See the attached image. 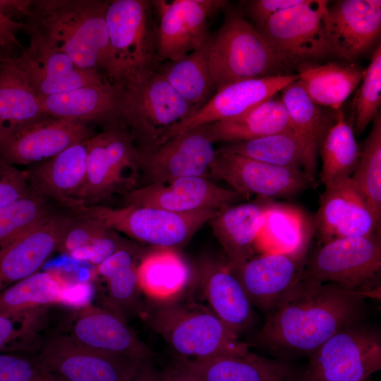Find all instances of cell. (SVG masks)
Returning a JSON list of instances; mask_svg holds the SVG:
<instances>
[{
  "instance_id": "60d3db41",
  "label": "cell",
  "mask_w": 381,
  "mask_h": 381,
  "mask_svg": "<svg viewBox=\"0 0 381 381\" xmlns=\"http://www.w3.org/2000/svg\"><path fill=\"white\" fill-rule=\"evenodd\" d=\"M373 127L361 150L358 165L350 177L364 197L375 219L381 216V116L373 120Z\"/></svg>"
},
{
  "instance_id": "11a10c76",
  "label": "cell",
  "mask_w": 381,
  "mask_h": 381,
  "mask_svg": "<svg viewBox=\"0 0 381 381\" xmlns=\"http://www.w3.org/2000/svg\"><path fill=\"white\" fill-rule=\"evenodd\" d=\"M17 57L18 56H14L13 52L0 48V63L6 60L16 59Z\"/></svg>"
},
{
  "instance_id": "8d00e7d4",
  "label": "cell",
  "mask_w": 381,
  "mask_h": 381,
  "mask_svg": "<svg viewBox=\"0 0 381 381\" xmlns=\"http://www.w3.org/2000/svg\"><path fill=\"white\" fill-rule=\"evenodd\" d=\"M211 37L200 48L185 57L169 61L157 71L187 102L197 110L214 90L209 66Z\"/></svg>"
},
{
  "instance_id": "8fae6325",
  "label": "cell",
  "mask_w": 381,
  "mask_h": 381,
  "mask_svg": "<svg viewBox=\"0 0 381 381\" xmlns=\"http://www.w3.org/2000/svg\"><path fill=\"white\" fill-rule=\"evenodd\" d=\"M381 368V337L377 330L349 325L310 355L304 381H365Z\"/></svg>"
},
{
  "instance_id": "c3c4849f",
  "label": "cell",
  "mask_w": 381,
  "mask_h": 381,
  "mask_svg": "<svg viewBox=\"0 0 381 381\" xmlns=\"http://www.w3.org/2000/svg\"><path fill=\"white\" fill-rule=\"evenodd\" d=\"M33 361L0 354V381H44Z\"/></svg>"
},
{
  "instance_id": "4316f807",
  "label": "cell",
  "mask_w": 381,
  "mask_h": 381,
  "mask_svg": "<svg viewBox=\"0 0 381 381\" xmlns=\"http://www.w3.org/2000/svg\"><path fill=\"white\" fill-rule=\"evenodd\" d=\"M26 170L30 190L73 210L85 180L88 140Z\"/></svg>"
},
{
  "instance_id": "9a60e30c",
  "label": "cell",
  "mask_w": 381,
  "mask_h": 381,
  "mask_svg": "<svg viewBox=\"0 0 381 381\" xmlns=\"http://www.w3.org/2000/svg\"><path fill=\"white\" fill-rule=\"evenodd\" d=\"M205 126L174 135L148 150H140L141 174L147 184L188 176L209 178L216 155Z\"/></svg>"
},
{
  "instance_id": "8992f818",
  "label": "cell",
  "mask_w": 381,
  "mask_h": 381,
  "mask_svg": "<svg viewBox=\"0 0 381 381\" xmlns=\"http://www.w3.org/2000/svg\"><path fill=\"white\" fill-rule=\"evenodd\" d=\"M218 211L178 213L149 206L113 208L95 205H80L73 212L139 242L168 249L189 241Z\"/></svg>"
},
{
  "instance_id": "30bf717a",
  "label": "cell",
  "mask_w": 381,
  "mask_h": 381,
  "mask_svg": "<svg viewBox=\"0 0 381 381\" xmlns=\"http://www.w3.org/2000/svg\"><path fill=\"white\" fill-rule=\"evenodd\" d=\"M257 30L286 67L334 54L325 0H301Z\"/></svg>"
},
{
  "instance_id": "f1b7e54d",
  "label": "cell",
  "mask_w": 381,
  "mask_h": 381,
  "mask_svg": "<svg viewBox=\"0 0 381 381\" xmlns=\"http://www.w3.org/2000/svg\"><path fill=\"white\" fill-rule=\"evenodd\" d=\"M266 204L230 205L219 210L209 222L223 248L230 268H236L254 255L255 243L263 225Z\"/></svg>"
},
{
  "instance_id": "cb8c5ba5",
  "label": "cell",
  "mask_w": 381,
  "mask_h": 381,
  "mask_svg": "<svg viewBox=\"0 0 381 381\" xmlns=\"http://www.w3.org/2000/svg\"><path fill=\"white\" fill-rule=\"evenodd\" d=\"M88 284L70 282L59 270L37 272L0 292V315L17 316L54 303L77 308L89 304Z\"/></svg>"
},
{
  "instance_id": "ac0fdd59",
  "label": "cell",
  "mask_w": 381,
  "mask_h": 381,
  "mask_svg": "<svg viewBox=\"0 0 381 381\" xmlns=\"http://www.w3.org/2000/svg\"><path fill=\"white\" fill-rule=\"evenodd\" d=\"M124 195L126 205L154 207L178 213L218 211L243 197L203 176L183 177L166 183L146 184Z\"/></svg>"
},
{
  "instance_id": "d4e9b609",
  "label": "cell",
  "mask_w": 381,
  "mask_h": 381,
  "mask_svg": "<svg viewBox=\"0 0 381 381\" xmlns=\"http://www.w3.org/2000/svg\"><path fill=\"white\" fill-rule=\"evenodd\" d=\"M328 24L334 54L352 60L365 52L380 35L381 1H337L328 7Z\"/></svg>"
},
{
  "instance_id": "603a6c76",
  "label": "cell",
  "mask_w": 381,
  "mask_h": 381,
  "mask_svg": "<svg viewBox=\"0 0 381 381\" xmlns=\"http://www.w3.org/2000/svg\"><path fill=\"white\" fill-rule=\"evenodd\" d=\"M379 225L351 178L325 187L316 218L322 243L337 238L368 236L375 232Z\"/></svg>"
},
{
  "instance_id": "7c38bea8",
  "label": "cell",
  "mask_w": 381,
  "mask_h": 381,
  "mask_svg": "<svg viewBox=\"0 0 381 381\" xmlns=\"http://www.w3.org/2000/svg\"><path fill=\"white\" fill-rule=\"evenodd\" d=\"M33 362L42 375L67 381H130L143 361L97 351L60 334L44 341Z\"/></svg>"
},
{
  "instance_id": "6f0895ef",
  "label": "cell",
  "mask_w": 381,
  "mask_h": 381,
  "mask_svg": "<svg viewBox=\"0 0 381 381\" xmlns=\"http://www.w3.org/2000/svg\"><path fill=\"white\" fill-rule=\"evenodd\" d=\"M365 381H368V380H365Z\"/></svg>"
},
{
  "instance_id": "3957f363",
  "label": "cell",
  "mask_w": 381,
  "mask_h": 381,
  "mask_svg": "<svg viewBox=\"0 0 381 381\" xmlns=\"http://www.w3.org/2000/svg\"><path fill=\"white\" fill-rule=\"evenodd\" d=\"M152 1H109L106 22L110 49L109 81L122 90L150 76L156 58V34Z\"/></svg>"
},
{
  "instance_id": "52a82bcc",
  "label": "cell",
  "mask_w": 381,
  "mask_h": 381,
  "mask_svg": "<svg viewBox=\"0 0 381 381\" xmlns=\"http://www.w3.org/2000/svg\"><path fill=\"white\" fill-rule=\"evenodd\" d=\"M381 241L377 233L323 243L307 255L302 276L363 295L380 289Z\"/></svg>"
},
{
  "instance_id": "9c48e42d",
  "label": "cell",
  "mask_w": 381,
  "mask_h": 381,
  "mask_svg": "<svg viewBox=\"0 0 381 381\" xmlns=\"http://www.w3.org/2000/svg\"><path fill=\"white\" fill-rule=\"evenodd\" d=\"M196 111L155 72L123 90L120 123L140 143V150H148L162 143L173 128Z\"/></svg>"
},
{
  "instance_id": "4fadbf2b",
  "label": "cell",
  "mask_w": 381,
  "mask_h": 381,
  "mask_svg": "<svg viewBox=\"0 0 381 381\" xmlns=\"http://www.w3.org/2000/svg\"><path fill=\"white\" fill-rule=\"evenodd\" d=\"M157 11V60L175 61L209 39L207 20L227 4L223 0L152 1Z\"/></svg>"
},
{
  "instance_id": "836d02e7",
  "label": "cell",
  "mask_w": 381,
  "mask_h": 381,
  "mask_svg": "<svg viewBox=\"0 0 381 381\" xmlns=\"http://www.w3.org/2000/svg\"><path fill=\"white\" fill-rule=\"evenodd\" d=\"M281 92L292 131L306 147L310 175L314 179L318 152L335 117L332 118L313 101L298 80L286 85Z\"/></svg>"
},
{
  "instance_id": "7402d4cb",
  "label": "cell",
  "mask_w": 381,
  "mask_h": 381,
  "mask_svg": "<svg viewBox=\"0 0 381 381\" xmlns=\"http://www.w3.org/2000/svg\"><path fill=\"white\" fill-rule=\"evenodd\" d=\"M74 341L86 347L145 361L152 351L128 326L126 319L109 309L90 303L78 308L72 320Z\"/></svg>"
},
{
  "instance_id": "5bb4252c",
  "label": "cell",
  "mask_w": 381,
  "mask_h": 381,
  "mask_svg": "<svg viewBox=\"0 0 381 381\" xmlns=\"http://www.w3.org/2000/svg\"><path fill=\"white\" fill-rule=\"evenodd\" d=\"M209 178L226 182L243 196L255 194L263 198L294 195L313 181L301 169L270 164L219 148Z\"/></svg>"
},
{
  "instance_id": "4dcf8cb0",
  "label": "cell",
  "mask_w": 381,
  "mask_h": 381,
  "mask_svg": "<svg viewBox=\"0 0 381 381\" xmlns=\"http://www.w3.org/2000/svg\"><path fill=\"white\" fill-rule=\"evenodd\" d=\"M205 126L213 143L243 142L292 131L287 110L276 95L241 115Z\"/></svg>"
},
{
  "instance_id": "bcb514c9",
  "label": "cell",
  "mask_w": 381,
  "mask_h": 381,
  "mask_svg": "<svg viewBox=\"0 0 381 381\" xmlns=\"http://www.w3.org/2000/svg\"><path fill=\"white\" fill-rule=\"evenodd\" d=\"M31 191L26 170L0 159V207Z\"/></svg>"
},
{
  "instance_id": "7bdbcfd3",
  "label": "cell",
  "mask_w": 381,
  "mask_h": 381,
  "mask_svg": "<svg viewBox=\"0 0 381 381\" xmlns=\"http://www.w3.org/2000/svg\"><path fill=\"white\" fill-rule=\"evenodd\" d=\"M381 104V46L378 44L351 104L353 131L361 133L378 114Z\"/></svg>"
},
{
  "instance_id": "ba28073f",
  "label": "cell",
  "mask_w": 381,
  "mask_h": 381,
  "mask_svg": "<svg viewBox=\"0 0 381 381\" xmlns=\"http://www.w3.org/2000/svg\"><path fill=\"white\" fill-rule=\"evenodd\" d=\"M141 175L140 150L124 126H107L88 140L85 180L80 205H98L116 193L136 188Z\"/></svg>"
},
{
  "instance_id": "ee69618b",
  "label": "cell",
  "mask_w": 381,
  "mask_h": 381,
  "mask_svg": "<svg viewBox=\"0 0 381 381\" xmlns=\"http://www.w3.org/2000/svg\"><path fill=\"white\" fill-rule=\"evenodd\" d=\"M107 229L108 228L95 219L75 216L67 227L58 250L70 255Z\"/></svg>"
},
{
  "instance_id": "ffe728a7",
  "label": "cell",
  "mask_w": 381,
  "mask_h": 381,
  "mask_svg": "<svg viewBox=\"0 0 381 381\" xmlns=\"http://www.w3.org/2000/svg\"><path fill=\"white\" fill-rule=\"evenodd\" d=\"M307 253H260L236 268L238 278L252 305L268 313L301 278Z\"/></svg>"
},
{
  "instance_id": "f6af8a7d",
  "label": "cell",
  "mask_w": 381,
  "mask_h": 381,
  "mask_svg": "<svg viewBox=\"0 0 381 381\" xmlns=\"http://www.w3.org/2000/svg\"><path fill=\"white\" fill-rule=\"evenodd\" d=\"M128 246L118 236L117 232L108 229L87 245L76 250L69 256L75 260L88 262L97 266L118 250Z\"/></svg>"
},
{
  "instance_id": "f907efd6",
  "label": "cell",
  "mask_w": 381,
  "mask_h": 381,
  "mask_svg": "<svg viewBox=\"0 0 381 381\" xmlns=\"http://www.w3.org/2000/svg\"><path fill=\"white\" fill-rule=\"evenodd\" d=\"M24 23L18 22L5 16L0 11V48L13 52L16 49H24L17 39V34L25 31Z\"/></svg>"
},
{
  "instance_id": "ab89813d",
  "label": "cell",
  "mask_w": 381,
  "mask_h": 381,
  "mask_svg": "<svg viewBox=\"0 0 381 381\" xmlns=\"http://www.w3.org/2000/svg\"><path fill=\"white\" fill-rule=\"evenodd\" d=\"M138 274L142 293L160 301L179 295L188 279L185 264L167 250L145 257L138 264Z\"/></svg>"
},
{
  "instance_id": "f5cc1de1",
  "label": "cell",
  "mask_w": 381,
  "mask_h": 381,
  "mask_svg": "<svg viewBox=\"0 0 381 381\" xmlns=\"http://www.w3.org/2000/svg\"><path fill=\"white\" fill-rule=\"evenodd\" d=\"M161 381H200L177 363L160 372Z\"/></svg>"
},
{
  "instance_id": "1f68e13d",
  "label": "cell",
  "mask_w": 381,
  "mask_h": 381,
  "mask_svg": "<svg viewBox=\"0 0 381 381\" xmlns=\"http://www.w3.org/2000/svg\"><path fill=\"white\" fill-rule=\"evenodd\" d=\"M16 59L0 63V137L47 116Z\"/></svg>"
},
{
  "instance_id": "9f6ffc18",
  "label": "cell",
  "mask_w": 381,
  "mask_h": 381,
  "mask_svg": "<svg viewBox=\"0 0 381 381\" xmlns=\"http://www.w3.org/2000/svg\"><path fill=\"white\" fill-rule=\"evenodd\" d=\"M44 381H67L65 379L56 375H44Z\"/></svg>"
},
{
  "instance_id": "f546056e",
  "label": "cell",
  "mask_w": 381,
  "mask_h": 381,
  "mask_svg": "<svg viewBox=\"0 0 381 381\" xmlns=\"http://www.w3.org/2000/svg\"><path fill=\"white\" fill-rule=\"evenodd\" d=\"M200 282L209 309L238 336L246 330L253 320L252 305L227 262H209Z\"/></svg>"
},
{
  "instance_id": "f35d334b",
  "label": "cell",
  "mask_w": 381,
  "mask_h": 381,
  "mask_svg": "<svg viewBox=\"0 0 381 381\" xmlns=\"http://www.w3.org/2000/svg\"><path fill=\"white\" fill-rule=\"evenodd\" d=\"M219 149L275 166L298 169L302 167L303 171L314 179L304 144L293 131L229 143Z\"/></svg>"
},
{
  "instance_id": "44dd1931",
  "label": "cell",
  "mask_w": 381,
  "mask_h": 381,
  "mask_svg": "<svg viewBox=\"0 0 381 381\" xmlns=\"http://www.w3.org/2000/svg\"><path fill=\"white\" fill-rule=\"evenodd\" d=\"M73 219L52 212L33 229L0 250V292L39 272L58 250Z\"/></svg>"
},
{
  "instance_id": "484cf974",
  "label": "cell",
  "mask_w": 381,
  "mask_h": 381,
  "mask_svg": "<svg viewBox=\"0 0 381 381\" xmlns=\"http://www.w3.org/2000/svg\"><path fill=\"white\" fill-rule=\"evenodd\" d=\"M123 90L108 79L65 92L39 97L44 114L58 119L121 125Z\"/></svg>"
},
{
  "instance_id": "7dc6e473",
  "label": "cell",
  "mask_w": 381,
  "mask_h": 381,
  "mask_svg": "<svg viewBox=\"0 0 381 381\" xmlns=\"http://www.w3.org/2000/svg\"><path fill=\"white\" fill-rule=\"evenodd\" d=\"M37 310H30L17 316L0 315V350L11 341L26 338L32 332L39 321Z\"/></svg>"
},
{
  "instance_id": "277c9868",
  "label": "cell",
  "mask_w": 381,
  "mask_h": 381,
  "mask_svg": "<svg viewBox=\"0 0 381 381\" xmlns=\"http://www.w3.org/2000/svg\"><path fill=\"white\" fill-rule=\"evenodd\" d=\"M164 306L150 320L177 359L203 360L250 351L248 344L210 309L172 303Z\"/></svg>"
},
{
  "instance_id": "d6986e66",
  "label": "cell",
  "mask_w": 381,
  "mask_h": 381,
  "mask_svg": "<svg viewBox=\"0 0 381 381\" xmlns=\"http://www.w3.org/2000/svg\"><path fill=\"white\" fill-rule=\"evenodd\" d=\"M298 79V74H284L229 83L217 90L192 116L173 128L164 141L186 131L241 115Z\"/></svg>"
},
{
  "instance_id": "7a4b0ae2",
  "label": "cell",
  "mask_w": 381,
  "mask_h": 381,
  "mask_svg": "<svg viewBox=\"0 0 381 381\" xmlns=\"http://www.w3.org/2000/svg\"><path fill=\"white\" fill-rule=\"evenodd\" d=\"M109 1H30L25 32L67 54L79 67L107 77L110 49L106 22Z\"/></svg>"
},
{
  "instance_id": "816d5d0a",
  "label": "cell",
  "mask_w": 381,
  "mask_h": 381,
  "mask_svg": "<svg viewBox=\"0 0 381 381\" xmlns=\"http://www.w3.org/2000/svg\"><path fill=\"white\" fill-rule=\"evenodd\" d=\"M30 1L0 0V11L7 18L25 17Z\"/></svg>"
},
{
  "instance_id": "681fc988",
  "label": "cell",
  "mask_w": 381,
  "mask_h": 381,
  "mask_svg": "<svg viewBox=\"0 0 381 381\" xmlns=\"http://www.w3.org/2000/svg\"><path fill=\"white\" fill-rule=\"evenodd\" d=\"M301 0H254L248 2V11L258 28L277 12L291 7Z\"/></svg>"
},
{
  "instance_id": "e575fe53",
  "label": "cell",
  "mask_w": 381,
  "mask_h": 381,
  "mask_svg": "<svg viewBox=\"0 0 381 381\" xmlns=\"http://www.w3.org/2000/svg\"><path fill=\"white\" fill-rule=\"evenodd\" d=\"M365 70L352 64L330 62L303 66L298 81L308 95L320 107L335 111L363 80Z\"/></svg>"
},
{
  "instance_id": "5b68a950",
  "label": "cell",
  "mask_w": 381,
  "mask_h": 381,
  "mask_svg": "<svg viewBox=\"0 0 381 381\" xmlns=\"http://www.w3.org/2000/svg\"><path fill=\"white\" fill-rule=\"evenodd\" d=\"M209 66L214 90L241 80L284 75L287 67L241 16L229 15L211 37Z\"/></svg>"
},
{
  "instance_id": "2e32d148",
  "label": "cell",
  "mask_w": 381,
  "mask_h": 381,
  "mask_svg": "<svg viewBox=\"0 0 381 381\" xmlns=\"http://www.w3.org/2000/svg\"><path fill=\"white\" fill-rule=\"evenodd\" d=\"M89 123L43 119L0 137V159L14 166H32L94 135Z\"/></svg>"
},
{
  "instance_id": "db71d44e",
  "label": "cell",
  "mask_w": 381,
  "mask_h": 381,
  "mask_svg": "<svg viewBox=\"0 0 381 381\" xmlns=\"http://www.w3.org/2000/svg\"><path fill=\"white\" fill-rule=\"evenodd\" d=\"M130 381H161L160 372L151 364L150 360L143 361Z\"/></svg>"
},
{
  "instance_id": "d6a6232c",
  "label": "cell",
  "mask_w": 381,
  "mask_h": 381,
  "mask_svg": "<svg viewBox=\"0 0 381 381\" xmlns=\"http://www.w3.org/2000/svg\"><path fill=\"white\" fill-rule=\"evenodd\" d=\"M311 236L310 224L299 210L288 205L267 203L255 250L260 253H307Z\"/></svg>"
},
{
  "instance_id": "d590c367",
  "label": "cell",
  "mask_w": 381,
  "mask_h": 381,
  "mask_svg": "<svg viewBox=\"0 0 381 381\" xmlns=\"http://www.w3.org/2000/svg\"><path fill=\"white\" fill-rule=\"evenodd\" d=\"M135 250L131 246L121 248L97 266L98 273L105 280L107 306L126 319L141 307Z\"/></svg>"
},
{
  "instance_id": "b9f144b4",
  "label": "cell",
  "mask_w": 381,
  "mask_h": 381,
  "mask_svg": "<svg viewBox=\"0 0 381 381\" xmlns=\"http://www.w3.org/2000/svg\"><path fill=\"white\" fill-rule=\"evenodd\" d=\"M52 212L47 198L32 190L0 207V250L33 229Z\"/></svg>"
},
{
  "instance_id": "83f0119b",
  "label": "cell",
  "mask_w": 381,
  "mask_h": 381,
  "mask_svg": "<svg viewBox=\"0 0 381 381\" xmlns=\"http://www.w3.org/2000/svg\"><path fill=\"white\" fill-rule=\"evenodd\" d=\"M176 363L200 381H295L292 367L248 351L203 360L177 359Z\"/></svg>"
},
{
  "instance_id": "6da1fadb",
  "label": "cell",
  "mask_w": 381,
  "mask_h": 381,
  "mask_svg": "<svg viewBox=\"0 0 381 381\" xmlns=\"http://www.w3.org/2000/svg\"><path fill=\"white\" fill-rule=\"evenodd\" d=\"M365 298L301 276L267 313L255 344L275 352L310 355L337 331L361 321Z\"/></svg>"
},
{
  "instance_id": "e0dca14e",
  "label": "cell",
  "mask_w": 381,
  "mask_h": 381,
  "mask_svg": "<svg viewBox=\"0 0 381 381\" xmlns=\"http://www.w3.org/2000/svg\"><path fill=\"white\" fill-rule=\"evenodd\" d=\"M29 44L16 59L19 68L39 97L56 95L108 79L79 67L66 54L38 35L28 32Z\"/></svg>"
},
{
  "instance_id": "74e56055",
  "label": "cell",
  "mask_w": 381,
  "mask_h": 381,
  "mask_svg": "<svg viewBox=\"0 0 381 381\" xmlns=\"http://www.w3.org/2000/svg\"><path fill=\"white\" fill-rule=\"evenodd\" d=\"M319 150L322 158L320 180L325 187L351 176L358 165L361 150L353 127L341 109L336 111L335 120Z\"/></svg>"
}]
</instances>
